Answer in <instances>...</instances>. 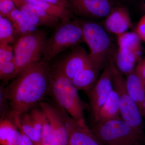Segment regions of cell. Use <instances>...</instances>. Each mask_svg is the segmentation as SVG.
Segmentation results:
<instances>
[{
    "label": "cell",
    "instance_id": "cell-1",
    "mask_svg": "<svg viewBox=\"0 0 145 145\" xmlns=\"http://www.w3.org/2000/svg\"><path fill=\"white\" fill-rule=\"evenodd\" d=\"M51 68L43 60L29 66L4 88L11 117L20 116L40 102L49 90Z\"/></svg>",
    "mask_w": 145,
    "mask_h": 145
},
{
    "label": "cell",
    "instance_id": "cell-2",
    "mask_svg": "<svg viewBox=\"0 0 145 145\" xmlns=\"http://www.w3.org/2000/svg\"><path fill=\"white\" fill-rule=\"evenodd\" d=\"M72 81L52 67L50 75L49 90L57 105L77 123L87 125L84 112L86 105L79 96Z\"/></svg>",
    "mask_w": 145,
    "mask_h": 145
},
{
    "label": "cell",
    "instance_id": "cell-3",
    "mask_svg": "<svg viewBox=\"0 0 145 145\" xmlns=\"http://www.w3.org/2000/svg\"><path fill=\"white\" fill-rule=\"evenodd\" d=\"M91 130L105 145H137L144 137V133L121 118L94 122Z\"/></svg>",
    "mask_w": 145,
    "mask_h": 145
},
{
    "label": "cell",
    "instance_id": "cell-4",
    "mask_svg": "<svg viewBox=\"0 0 145 145\" xmlns=\"http://www.w3.org/2000/svg\"><path fill=\"white\" fill-rule=\"evenodd\" d=\"M82 29L84 41L88 46L91 62L100 70L108 63L112 52L110 38L107 31L99 24L79 21Z\"/></svg>",
    "mask_w": 145,
    "mask_h": 145
},
{
    "label": "cell",
    "instance_id": "cell-5",
    "mask_svg": "<svg viewBox=\"0 0 145 145\" xmlns=\"http://www.w3.org/2000/svg\"><path fill=\"white\" fill-rule=\"evenodd\" d=\"M83 41L82 29L79 21L61 22L47 39L42 60L49 63L59 53Z\"/></svg>",
    "mask_w": 145,
    "mask_h": 145
},
{
    "label": "cell",
    "instance_id": "cell-6",
    "mask_svg": "<svg viewBox=\"0 0 145 145\" xmlns=\"http://www.w3.org/2000/svg\"><path fill=\"white\" fill-rule=\"evenodd\" d=\"M112 52L109 63L112 72L113 89L117 92L119 99L121 118L140 132L144 133V123L140 110L127 90L125 79L123 73L117 68Z\"/></svg>",
    "mask_w": 145,
    "mask_h": 145
},
{
    "label": "cell",
    "instance_id": "cell-7",
    "mask_svg": "<svg viewBox=\"0 0 145 145\" xmlns=\"http://www.w3.org/2000/svg\"><path fill=\"white\" fill-rule=\"evenodd\" d=\"M47 39L45 32L37 30L17 40L13 50L18 73L42 60Z\"/></svg>",
    "mask_w": 145,
    "mask_h": 145
},
{
    "label": "cell",
    "instance_id": "cell-8",
    "mask_svg": "<svg viewBox=\"0 0 145 145\" xmlns=\"http://www.w3.org/2000/svg\"><path fill=\"white\" fill-rule=\"evenodd\" d=\"M113 89L112 72L108 62L95 84L87 92L89 99L91 113L93 121L96 119Z\"/></svg>",
    "mask_w": 145,
    "mask_h": 145
},
{
    "label": "cell",
    "instance_id": "cell-9",
    "mask_svg": "<svg viewBox=\"0 0 145 145\" xmlns=\"http://www.w3.org/2000/svg\"><path fill=\"white\" fill-rule=\"evenodd\" d=\"M68 136V145H105L87 125H82L71 117L61 107L57 105Z\"/></svg>",
    "mask_w": 145,
    "mask_h": 145
},
{
    "label": "cell",
    "instance_id": "cell-10",
    "mask_svg": "<svg viewBox=\"0 0 145 145\" xmlns=\"http://www.w3.org/2000/svg\"><path fill=\"white\" fill-rule=\"evenodd\" d=\"M72 13L86 18H106L114 7L110 0H67Z\"/></svg>",
    "mask_w": 145,
    "mask_h": 145
},
{
    "label": "cell",
    "instance_id": "cell-11",
    "mask_svg": "<svg viewBox=\"0 0 145 145\" xmlns=\"http://www.w3.org/2000/svg\"><path fill=\"white\" fill-rule=\"evenodd\" d=\"M91 62L89 54L82 47H77L52 67L71 80Z\"/></svg>",
    "mask_w": 145,
    "mask_h": 145
},
{
    "label": "cell",
    "instance_id": "cell-12",
    "mask_svg": "<svg viewBox=\"0 0 145 145\" xmlns=\"http://www.w3.org/2000/svg\"><path fill=\"white\" fill-rule=\"evenodd\" d=\"M39 106L50 124L52 145H68L67 129L58 108L43 102H40Z\"/></svg>",
    "mask_w": 145,
    "mask_h": 145
},
{
    "label": "cell",
    "instance_id": "cell-13",
    "mask_svg": "<svg viewBox=\"0 0 145 145\" xmlns=\"http://www.w3.org/2000/svg\"><path fill=\"white\" fill-rule=\"evenodd\" d=\"M104 25L107 32L117 36L126 32L132 25L128 9L123 6L114 8L106 18Z\"/></svg>",
    "mask_w": 145,
    "mask_h": 145
},
{
    "label": "cell",
    "instance_id": "cell-14",
    "mask_svg": "<svg viewBox=\"0 0 145 145\" xmlns=\"http://www.w3.org/2000/svg\"><path fill=\"white\" fill-rule=\"evenodd\" d=\"M125 76L127 90L140 111L145 98V81L138 75L135 69Z\"/></svg>",
    "mask_w": 145,
    "mask_h": 145
},
{
    "label": "cell",
    "instance_id": "cell-15",
    "mask_svg": "<svg viewBox=\"0 0 145 145\" xmlns=\"http://www.w3.org/2000/svg\"><path fill=\"white\" fill-rule=\"evenodd\" d=\"M141 51L128 49L118 48L113 60L115 65L123 74L127 75L135 68L136 63L140 60Z\"/></svg>",
    "mask_w": 145,
    "mask_h": 145
},
{
    "label": "cell",
    "instance_id": "cell-16",
    "mask_svg": "<svg viewBox=\"0 0 145 145\" xmlns=\"http://www.w3.org/2000/svg\"><path fill=\"white\" fill-rule=\"evenodd\" d=\"M100 71L91 62L71 81L78 90L84 91L87 93L98 80Z\"/></svg>",
    "mask_w": 145,
    "mask_h": 145
},
{
    "label": "cell",
    "instance_id": "cell-17",
    "mask_svg": "<svg viewBox=\"0 0 145 145\" xmlns=\"http://www.w3.org/2000/svg\"><path fill=\"white\" fill-rule=\"evenodd\" d=\"M121 118L118 95L113 89L99 111L94 122L107 121Z\"/></svg>",
    "mask_w": 145,
    "mask_h": 145
},
{
    "label": "cell",
    "instance_id": "cell-18",
    "mask_svg": "<svg viewBox=\"0 0 145 145\" xmlns=\"http://www.w3.org/2000/svg\"><path fill=\"white\" fill-rule=\"evenodd\" d=\"M25 1L33 5L39 7L50 16L59 19L61 22L69 20L72 18V13L69 9L56 5L44 0Z\"/></svg>",
    "mask_w": 145,
    "mask_h": 145
},
{
    "label": "cell",
    "instance_id": "cell-19",
    "mask_svg": "<svg viewBox=\"0 0 145 145\" xmlns=\"http://www.w3.org/2000/svg\"><path fill=\"white\" fill-rule=\"evenodd\" d=\"M13 120L16 125L20 128L34 145H42L41 139L34 129L30 114L25 113L20 116H14Z\"/></svg>",
    "mask_w": 145,
    "mask_h": 145
},
{
    "label": "cell",
    "instance_id": "cell-20",
    "mask_svg": "<svg viewBox=\"0 0 145 145\" xmlns=\"http://www.w3.org/2000/svg\"><path fill=\"white\" fill-rule=\"evenodd\" d=\"M141 39L135 31H126L117 36L118 48L141 51Z\"/></svg>",
    "mask_w": 145,
    "mask_h": 145
},
{
    "label": "cell",
    "instance_id": "cell-21",
    "mask_svg": "<svg viewBox=\"0 0 145 145\" xmlns=\"http://www.w3.org/2000/svg\"><path fill=\"white\" fill-rule=\"evenodd\" d=\"M13 24L8 19L0 16V44H10L15 42Z\"/></svg>",
    "mask_w": 145,
    "mask_h": 145
},
{
    "label": "cell",
    "instance_id": "cell-22",
    "mask_svg": "<svg viewBox=\"0 0 145 145\" xmlns=\"http://www.w3.org/2000/svg\"><path fill=\"white\" fill-rule=\"evenodd\" d=\"M12 1L15 3L16 6L18 7V9H20L23 13L25 16L31 24L34 25L36 27L41 25L44 26V24L42 22L41 20L29 8L26 1L25 0Z\"/></svg>",
    "mask_w": 145,
    "mask_h": 145
},
{
    "label": "cell",
    "instance_id": "cell-23",
    "mask_svg": "<svg viewBox=\"0 0 145 145\" xmlns=\"http://www.w3.org/2000/svg\"><path fill=\"white\" fill-rule=\"evenodd\" d=\"M17 129V127L8 118L1 120L0 123V142L2 145H7V142L12 134Z\"/></svg>",
    "mask_w": 145,
    "mask_h": 145
},
{
    "label": "cell",
    "instance_id": "cell-24",
    "mask_svg": "<svg viewBox=\"0 0 145 145\" xmlns=\"http://www.w3.org/2000/svg\"><path fill=\"white\" fill-rule=\"evenodd\" d=\"M13 24L14 36L19 39L22 36L34 33L37 31V27L31 24L28 20L18 22L14 23Z\"/></svg>",
    "mask_w": 145,
    "mask_h": 145
},
{
    "label": "cell",
    "instance_id": "cell-25",
    "mask_svg": "<svg viewBox=\"0 0 145 145\" xmlns=\"http://www.w3.org/2000/svg\"><path fill=\"white\" fill-rule=\"evenodd\" d=\"M18 74L15 60L0 64V79L4 82L14 79Z\"/></svg>",
    "mask_w": 145,
    "mask_h": 145
},
{
    "label": "cell",
    "instance_id": "cell-26",
    "mask_svg": "<svg viewBox=\"0 0 145 145\" xmlns=\"http://www.w3.org/2000/svg\"><path fill=\"white\" fill-rule=\"evenodd\" d=\"M27 3L31 10L40 18L44 24V26L54 27L57 25L59 20L50 16L39 7L33 5L28 2Z\"/></svg>",
    "mask_w": 145,
    "mask_h": 145
},
{
    "label": "cell",
    "instance_id": "cell-27",
    "mask_svg": "<svg viewBox=\"0 0 145 145\" xmlns=\"http://www.w3.org/2000/svg\"><path fill=\"white\" fill-rule=\"evenodd\" d=\"M0 106L1 120L7 118V116L12 119L9 103L5 95L4 88L2 86L0 88Z\"/></svg>",
    "mask_w": 145,
    "mask_h": 145
},
{
    "label": "cell",
    "instance_id": "cell-28",
    "mask_svg": "<svg viewBox=\"0 0 145 145\" xmlns=\"http://www.w3.org/2000/svg\"><path fill=\"white\" fill-rule=\"evenodd\" d=\"M42 145H52L51 126L49 121L46 115L42 130Z\"/></svg>",
    "mask_w": 145,
    "mask_h": 145
},
{
    "label": "cell",
    "instance_id": "cell-29",
    "mask_svg": "<svg viewBox=\"0 0 145 145\" xmlns=\"http://www.w3.org/2000/svg\"><path fill=\"white\" fill-rule=\"evenodd\" d=\"M14 59V50L8 44H0V64Z\"/></svg>",
    "mask_w": 145,
    "mask_h": 145
},
{
    "label": "cell",
    "instance_id": "cell-30",
    "mask_svg": "<svg viewBox=\"0 0 145 145\" xmlns=\"http://www.w3.org/2000/svg\"><path fill=\"white\" fill-rule=\"evenodd\" d=\"M16 5L12 0L0 1L1 16L6 18L13 10L16 8Z\"/></svg>",
    "mask_w": 145,
    "mask_h": 145
},
{
    "label": "cell",
    "instance_id": "cell-31",
    "mask_svg": "<svg viewBox=\"0 0 145 145\" xmlns=\"http://www.w3.org/2000/svg\"><path fill=\"white\" fill-rule=\"evenodd\" d=\"M7 145H24L22 137L18 128L8 139Z\"/></svg>",
    "mask_w": 145,
    "mask_h": 145
},
{
    "label": "cell",
    "instance_id": "cell-32",
    "mask_svg": "<svg viewBox=\"0 0 145 145\" xmlns=\"http://www.w3.org/2000/svg\"><path fill=\"white\" fill-rule=\"evenodd\" d=\"M135 32L139 36L141 40L145 42V15L141 18L138 22Z\"/></svg>",
    "mask_w": 145,
    "mask_h": 145
},
{
    "label": "cell",
    "instance_id": "cell-33",
    "mask_svg": "<svg viewBox=\"0 0 145 145\" xmlns=\"http://www.w3.org/2000/svg\"><path fill=\"white\" fill-rule=\"evenodd\" d=\"M135 70L143 80L145 81V59L139 60Z\"/></svg>",
    "mask_w": 145,
    "mask_h": 145
},
{
    "label": "cell",
    "instance_id": "cell-34",
    "mask_svg": "<svg viewBox=\"0 0 145 145\" xmlns=\"http://www.w3.org/2000/svg\"><path fill=\"white\" fill-rule=\"evenodd\" d=\"M44 1L69 9V5L67 0H44Z\"/></svg>",
    "mask_w": 145,
    "mask_h": 145
},
{
    "label": "cell",
    "instance_id": "cell-35",
    "mask_svg": "<svg viewBox=\"0 0 145 145\" xmlns=\"http://www.w3.org/2000/svg\"><path fill=\"white\" fill-rule=\"evenodd\" d=\"M17 128L20 132L21 133V135L22 137L23 140L24 145H34V144L32 142V141L30 140L29 138L22 131V129L19 126L16 125Z\"/></svg>",
    "mask_w": 145,
    "mask_h": 145
},
{
    "label": "cell",
    "instance_id": "cell-36",
    "mask_svg": "<svg viewBox=\"0 0 145 145\" xmlns=\"http://www.w3.org/2000/svg\"><path fill=\"white\" fill-rule=\"evenodd\" d=\"M6 1V0H0V1Z\"/></svg>",
    "mask_w": 145,
    "mask_h": 145
},
{
    "label": "cell",
    "instance_id": "cell-37",
    "mask_svg": "<svg viewBox=\"0 0 145 145\" xmlns=\"http://www.w3.org/2000/svg\"><path fill=\"white\" fill-rule=\"evenodd\" d=\"M143 117H145V115H144V116H143Z\"/></svg>",
    "mask_w": 145,
    "mask_h": 145
}]
</instances>
